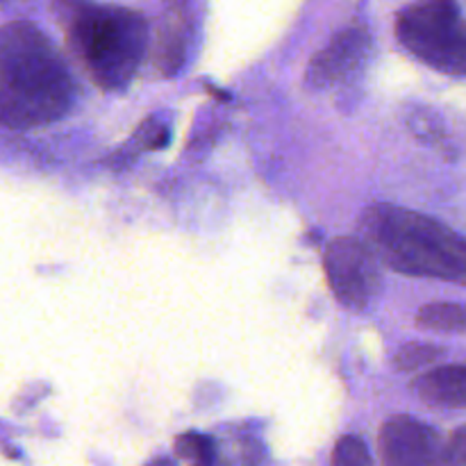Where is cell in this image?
I'll use <instances>...</instances> for the list:
<instances>
[{
	"instance_id": "obj_1",
	"label": "cell",
	"mask_w": 466,
	"mask_h": 466,
	"mask_svg": "<svg viewBox=\"0 0 466 466\" xmlns=\"http://www.w3.org/2000/svg\"><path fill=\"white\" fill-rule=\"evenodd\" d=\"M77 82L53 41L27 21L0 25V126L32 130L62 121Z\"/></svg>"
},
{
	"instance_id": "obj_2",
	"label": "cell",
	"mask_w": 466,
	"mask_h": 466,
	"mask_svg": "<svg viewBox=\"0 0 466 466\" xmlns=\"http://www.w3.org/2000/svg\"><path fill=\"white\" fill-rule=\"evenodd\" d=\"M360 232L378 262L391 271L466 287V239L437 218L378 203L362 212Z\"/></svg>"
},
{
	"instance_id": "obj_3",
	"label": "cell",
	"mask_w": 466,
	"mask_h": 466,
	"mask_svg": "<svg viewBox=\"0 0 466 466\" xmlns=\"http://www.w3.org/2000/svg\"><path fill=\"white\" fill-rule=\"evenodd\" d=\"M68 48L96 86L121 91L135 77L148 46V25L135 9L91 0H55Z\"/></svg>"
},
{
	"instance_id": "obj_4",
	"label": "cell",
	"mask_w": 466,
	"mask_h": 466,
	"mask_svg": "<svg viewBox=\"0 0 466 466\" xmlns=\"http://www.w3.org/2000/svg\"><path fill=\"white\" fill-rule=\"evenodd\" d=\"M410 55L446 76H466V18L458 0H417L396 18Z\"/></svg>"
},
{
	"instance_id": "obj_5",
	"label": "cell",
	"mask_w": 466,
	"mask_h": 466,
	"mask_svg": "<svg viewBox=\"0 0 466 466\" xmlns=\"http://www.w3.org/2000/svg\"><path fill=\"white\" fill-rule=\"evenodd\" d=\"M328 282L344 308L367 309L382 285L376 255L358 237H337L323 253Z\"/></svg>"
},
{
	"instance_id": "obj_6",
	"label": "cell",
	"mask_w": 466,
	"mask_h": 466,
	"mask_svg": "<svg viewBox=\"0 0 466 466\" xmlns=\"http://www.w3.org/2000/svg\"><path fill=\"white\" fill-rule=\"evenodd\" d=\"M380 466H453V462L449 444L435 428L400 414L380 431Z\"/></svg>"
},
{
	"instance_id": "obj_7",
	"label": "cell",
	"mask_w": 466,
	"mask_h": 466,
	"mask_svg": "<svg viewBox=\"0 0 466 466\" xmlns=\"http://www.w3.org/2000/svg\"><path fill=\"white\" fill-rule=\"evenodd\" d=\"M371 53V35L364 25H353L332 36L330 44L314 55L305 82L312 89H330L344 85L360 73Z\"/></svg>"
},
{
	"instance_id": "obj_8",
	"label": "cell",
	"mask_w": 466,
	"mask_h": 466,
	"mask_svg": "<svg viewBox=\"0 0 466 466\" xmlns=\"http://www.w3.org/2000/svg\"><path fill=\"white\" fill-rule=\"evenodd\" d=\"M191 0H167L157 39V66L167 76L180 73L191 41Z\"/></svg>"
},
{
	"instance_id": "obj_9",
	"label": "cell",
	"mask_w": 466,
	"mask_h": 466,
	"mask_svg": "<svg viewBox=\"0 0 466 466\" xmlns=\"http://www.w3.org/2000/svg\"><path fill=\"white\" fill-rule=\"evenodd\" d=\"M412 390L431 408L466 410V367L451 364L432 369L414 380Z\"/></svg>"
},
{
	"instance_id": "obj_10",
	"label": "cell",
	"mask_w": 466,
	"mask_h": 466,
	"mask_svg": "<svg viewBox=\"0 0 466 466\" xmlns=\"http://www.w3.org/2000/svg\"><path fill=\"white\" fill-rule=\"evenodd\" d=\"M419 328L441 335H466V305L428 303L417 312Z\"/></svg>"
},
{
	"instance_id": "obj_11",
	"label": "cell",
	"mask_w": 466,
	"mask_h": 466,
	"mask_svg": "<svg viewBox=\"0 0 466 466\" xmlns=\"http://www.w3.org/2000/svg\"><path fill=\"white\" fill-rule=\"evenodd\" d=\"M176 451L189 466H217L214 441L200 432H185V435L177 437Z\"/></svg>"
},
{
	"instance_id": "obj_12",
	"label": "cell",
	"mask_w": 466,
	"mask_h": 466,
	"mask_svg": "<svg viewBox=\"0 0 466 466\" xmlns=\"http://www.w3.org/2000/svg\"><path fill=\"white\" fill-rule=\"evenodd\" d=\"M444 355L446 350L435 344H405L403 349L396 353L394 367L403 373H412V371H419V369L440 362Z\"/></svg>"
},
{
	"instance_id": "obj_13",
	"label": "cell",
	"mask_w": 466,
	"mask_h": 466,
	"mask_svg": "<svg viewBox=\"0 0 466 466\" xmlns=\"http://www.w3.org/2000/svg\"><path fill=\"white\" fill-rule=\"evenodd\" d=\"M330 466H373L367 441L355 435L341 437L332 451Z\"/></svg>"
},
{
	"instance_id": "obj_14",
	"label": "cell",
	"mask_w": 466,
	"mask_h": 466,
	"mask_svg": "<svg viewBox=\"0 0 466 466\" xmlns=\"http://www.w3.org/2000/svg\"><path fill=\"white\" fill-rule=\"evenodd\" d=\"M168 137H171L168 123H164L159 116H153L148 118V121L141 123V127L135 132L130 144L135 146L137 150H155L164 148V146L168 144Z\"/></svg>"
},
{
	"instance_id": "obj_15",
	"label": "cell",
	"mask_w": 466,
	"mask_h": 466,
	"mask_svg": "<svg viewBox=\"0 0 466 466\" xmlns=\"http://www.w3.org/2000/svg\"><path fill=\"white\" fill-rule=\"evenodd\" d=\"M449 455L453 466H466V426L458 428L449 441Z\"/></svg>"
},
{
	"instance_id": "obj_16",
	"label": "cell",
	"mask_w": 466,
	"mask_h": 466,
	"mask_svg": "<svg viewBox=\"0 0 466 466\" xmlns=\"http://www.w3.org/2000/svg\"><path fill=\"white\" fill-rule=\"evenodd\" d=\"M0 3H5V0H0Z\"/></svg>"
}]
</instances>
